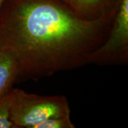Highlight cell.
Returning a JSON list of instances; mask_svg holds the SVG:
<instances>
[{
	"label": "cell",
	"mask_w": 128,
	"mask_h": 128,
	"mask_svg": "<svg viewBox=\"0 0 128 128\" xmlns=\"http://www.w3.org/2000/svg\"><path fill=\"white\" fill-rule=\"evenodd\" d=\"M74 12L86 20L111 18L117 0H62Z\"/></svg>",
	"instance_id": "obj_4"
},
{
	"label": "cell",
	"mask_w": 128,
	"mask_h": 128,
	"mask_svg": "<svg viewBox=\"0 0 128 128\" xmlns=\"http://www.w3.org/2000/svg\"><path fill=\"white\" fill-rule=\"evenodd\" d=\"M128 62V0H117L104 42L92 55L91 64L124 65Z\"/></svg>",
	"instance_id": "obj_3"
},
{
	"label": "cell",
	"mask_w": 128,
	"mask_h": 128,
	"mask_svg": "<svg viewBox=\"0 0 128 128\" xmlns=\"http://www.w3.org/2000/svg\"><path fill=\"white\" fill-rule=\"evenodd\" d=\"M18 76V68L14 57L0 48V99L10 92Z\"/></svg>",
	"instance_id": "obj_5"
},
{
	"label": "cell",
	"mask_w": 128,
	"mask_h": 128,
	"mask_svg": "<svg viewBox=\"0 0 128 128\" xmlns=\"http://www.w3.org/2000/svg\"><path fill=\"white\" fill-rule=\"evenodd\" d=\"M12 96L10 92L0 99V128H15L10 118Z\"/></svg>",
	"instance_id": "obj_6"
},
{
	"label": "cell",
	"mask_w": 128,
	"mask_h": 128,
	"mask_svg": "<svg viewBox=\"0 0 128 128\" xmlns=\"http://www.w3.org/2000/svg\"><path fill=\"white\" fill-rule=\"evenodd\" d=\"M112 19L86 20L62 0H5L0 48L15 59L18 78L49 76L91 64Z\"/></svg>",
	"instance_id": "obj_1"
},
{
	"label": "cell",
	"mask_w": 128,
	"mask_h": 128,
	"mask_svg": "<svg viewBox=\"0 0 128 128\" xmlns=\"http://www.w3.org/2000/svg\"><path fill=\"white\" fill-rule=\"evenodd\" d=\"M70 116L50 118L37 124L34 128H75Z\"/></svg>",
	"instance_id": "obj_7"
},
{
	"label": "cell",
	"mask_w": 128,
	"mask_h": 128,
	"mask_svg": "<svg viewBox=\"0 0 128 128\" xmlns=\"http://www.w3.org/2000/svg\"><path fill=\"white\" fill-rule=\"evenodd\" d=\"M5 1V0H0V10H1V7H2V6L3 4V3Z\"/></svg>",
	"instance_id": "obj_8"
},
{
	"label": "cell",
	"mask_w": 128,
	"mask_h": 128,
	"mask_svg": "<svg viewBox=\"0 0 128 128\" xmlns=\"http://www.w3.org/2000/svg\"><path fill=\"white\" fill-rule=\"evenodd\" d=\"M10 93V118L15 128H34L50 118L70 116L69 103L64 96H40L19 88Z\"/></svg>",
	"instance_id": "obj_2"
}]
</instances>
